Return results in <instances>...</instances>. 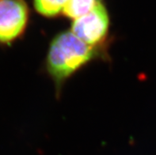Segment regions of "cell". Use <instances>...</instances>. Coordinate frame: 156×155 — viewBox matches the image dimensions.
<instances>
[{"label": "cell", "instance_id": "obj_1", "mask_svg": "<svg viewBox=\"0 0 156 155\" xmlns=\"http://www.w3.org/2000/svg\"><path fill=\"white\" fill-rule=\"evenodd\" d=\"M97 55L96 48L83 42L71 31L62 32L50 44L46 67L59 90L67 79Z\"/></svg>", "mask_w": 156, "mask_h": 155}, {"label": "cell", "instance_id": "obj_5", "mask_svg": "<svg viewBox=\"0 0 156 155\" xmlns=\"http://www.w3.org/2000/svg\"><path fill=\"white\" fill-rule=\"evenodd\" d=\"M67 0H34L35 10L46 18H55L63 13Z\"/></svg>", "mask_w": 156, "mask_h": 155}, {"label": "cell", "instance_id": "obj_2", "mask_svg": "<svg viewBox=\"0 0 156 155\" xmlns=\"http://www.w3.org/2000/svg\"><path fill=\"white\" fill-rule=\"evenodd\" d=\"M29 18L25 0H0V46H10L22 37Z\"/></svg>", "mask_w": 156, "mask_h": 155}, {"label": "cell", "instance_id": "obj_4", "mask_svg": "<svg viewBox=\"0 0 156 155\" xmlns=\"http://www.w3.org/2000/svg\"><path fill=\"white\" fill-rule=\"evenodd\" d=\"M98 0H67L63 14L74 21L89 14Z\"/></svg>", "mask_w": 156, "mask_h": 155}, {"label": "cell", "instance_id": "obj_3", "mask_svg": "<svg viewBox=\"0 0 156 155\" xmlns=\"http://www.w3.org/2000/svg\"><path fill=\"white\" fill-rule=\"evenodd\" d=\"M109 28V17L102 0L89 14L75 20L71 32L85 44L98 47L106 39Z\"/></svg>", "mask_w": 156, "mask_h": 155}]
</instances>
